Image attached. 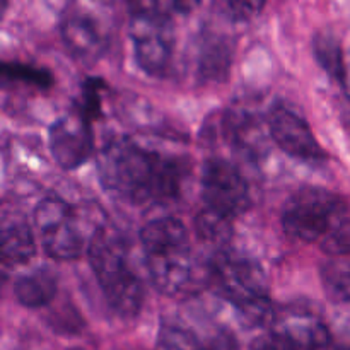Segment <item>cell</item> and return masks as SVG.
Returning a JSON list of instances; mask_svg holds the SVG:
<instances>
[{"mask_svg": "<svg viewBox=\"0 0 350 350\" xmlns=\"http://www.w3.org/2000/svg\"><path fill=\"white\" fill-rule=\"evenodd\" d=\"M187 174L180 157L147 150L129 139L111 140L99 154V178L106 190L137 205L176 200Z\"/></svg>", "mask_w": 350, "mask_h": 350, "instance_id": "1", "label": "cell"}, {"mask_svg": "<svg viewBox=\"0 0 350 350\" xmlns=\"http://www.w3.org/2000/svg\"><path fill=\"white\" fill-rule=\"evenodd\" d=\"M152 286L166 296L187 293L195 280V262L187 226L174 217L147 222L140 232Z\"/></svg>", "mask_w": 350, "mask_h": 350, "instance_id": "2", "label": "cell"}, {"mask_svg": "<svg viewBox=\"0 0 350 350\" xmlns=\"http://www.w3.org/2000/svg\"><path fill=\"white\" fill-rule=\"evenodd\" d=\"M208 282L219 297L236 308L246 325H272L275 311L265 273L255 260L231 250H222L208 263Z\"/></svg>", "mask_w": 350, "mask_h": 350, "instance_id": "3", "label": "cell"}, {"mask_svg": "<svg viewBox=\"0 0 350 350\" xmlns=\"http://www.w3.org/2000/svg\"><path fill=\"white\" fill-rule=\"evenodd\" d=\"M89 262L111 310L122 318L139 314L144 303V284L130 263L122 236L109 228H99L89 241Z\"/></svg>", "mask_w": 350, "mask_h": 350, "instance_id": "4", "label": "cell"}, {"mask_svg": "<svg viewBox=\"0 0 350 350\" xmlns=\"http://www.w3.org/2000/svg\"><path fill=\"white\" fill-rule=\"evenodd\" d=\"M116 19L113 0H68L60 19L62 40L75 60L94 64L111 46Z\"/></svg>", "mask_w": 350, "mask_h": 350, "instance_id": "5", "label": "cell"}, {"mask_svg": "<svg viewBox=\"0 0 350 350\" xmlns=\"http://www.w3.org/2000/svg\"><path fill=\"white\" fill-rule=\"evenodd\" d=\"M130 38L139 67L163 77L173 58L174 27L157 0H130Z\"/></svg>", "mask_w": 350, "mask_h": 350, "instance_id": "6", "label": "cell"}, {"mask_svg": "<svg viewBox=\"0 0 350 350\" xmlns=\"http://www.w3.org/2000/svg\"><path fill=\"white\" fill-rule=\"evenodd\" d=\"M340 202V197L321 188L299 190L284 207V231L297 241L320 243Z\"/></svg>", "mask_w": 350, "mask_h": 350, "instance_id": "7", "label": "cell"}, {"mask_svg": "<svg viewBox=\"0 0 350 350\" xmlns=\"http://www.w3.org/2000/svg\"><path fill=\"white\" fill-rule=\"evenodd\" d=\"M34 222L44 252L57 260H75L84 250V236L74 211L62 198L48 197L38 204Z\"/></svg>", "mask_w": 350, "mask_h": 350, "instance_id": "8", "label": "cell"}, {"mask_svg": "<svg viewBox=\"0 0 350 350\" xmlns=\"http://www.w3.org/2000/svg\"><path fill=\"white\" fill-rule=\"evenodd\" d=\"M202 197L205 207L234 221L252 204L245 174L226 159H208L202 173Z\"/></svg>", "mask_w": 350, "mask_h": 350, "instance_id": "9", "label": "cell"}, {"mask_svg": "<svg viewBox=\"0 0 350 350\" xmlns=\"http://www.w3.org/2000/svg\"><path fill=\"white\" fill-rule=\"evenodd\" d=\"M267 126L273 142L289 156L310 163L325 159V150L318 144L311 126L289 106H273L267 118Z\"/></svg>", "mask_w": 350, "mask_h": 350, "instance_id": "10", "label": "cell"}, {"mask_svg": "<svg viewBox=\"0 0 350 350\" xmlns=\"http://www.w3.org/2000/svg\"><path fill=\"white\" fill-rule=\"evenodd\" d=\"M272 337L286 350H327L330 345L327 325L304 308H287L275 313Z\"/></svg>", "mask_w": 350, "mask_h": 350, "instance_id": "11", "label": "cell"}, {"mask_svg": "<svg viewBox=\"0 0 350 350\" xmlns=\"http://www.w3.org/2000/svg\"><path fill=\"white\" fill-rule=\"evenodd\" d=\"M50 149L55 161L65 170L82 166L94 150L91 120L81 109L62 116L50 130Z\"/></svg>", "mask_w": 350, "mask_h": 350, "instance_id": "12", "label": "cell"}, {"mask_svg": "<svg viewBox=\"0 0 350 350\" xmlns=\"http://www.w3.org/2000/svg\"><path fill=\"white\" fill-rule=\"evenodd\" d=\"M159 350H239L234 335L226 330L202 334L181 320L164 321L159 332Z\"/></svg>", "mask_w": 350, "mask_h": 350, "instance_id": "13", "label": "cell"}, {"mask_svg": "<svg viewBox=\"0 0 350 350\" xmlns=\"http://www.w3.org/2000/svg\"><path fill=\"white\" fill-rule=\"evenodd\" d=\"M265 130L250 113H231L226 118V137L238 152L250 159H260L265 154Z\"/></svg>", "mask_w": 350, "mask_h": 350, "instance_id": "14", "label": "cell"}, {"mask_svg": "<svg viewBox=\"0 0 350 350\" xmlns=\"http://www.w3.org/2000/svg\"><path fill=\"white\" fill-rule=\"evenodd\" d=\"M17 301L26 308L46 306L57 294V277L51 270L41 269L21 277L14 286Z\"/></svg>", "mask_w": 350, "mask_h": 350, "instance_id": "15", "label": "cell"}, {"mask_svg": "<svg viewBox=\"0 0 350 350\" xmlns=\"http://www.w3.org/2000/svg\"><path fill=\"white\" fill-rule=\"evenodd\" d=\"M36 253V243L29 226L24 222H10L2 231V258L3 263L23 265Z\"/></svg>", "mask_w": 350, "mask_h": 350, "instance_id": "16", "label": "cell"}, {"mask_svg": "<svg viewBox=\"0 0 350 350\" xmlns=\"http://www.w3.org/2000/svg\"><path fill=\"white\" fill-rule=\"evenodd\" d=\"M320 246L330 256H337V258L350 256V205L345 200H342L338 205L327 234L320 241Z\"/></svg>", "mask_w": 350, "mask_h": 350, "instance_id": "17", "label": "cell"}, {"mask_svg": "<svg viewBox=\"0 0 350 350\" xmlns=\"http://www.w3.org/2000/svg\"><path fill=\"white\" fill-rule=\"evenodd\" d=\"M195 231H197L198 238L204 241L221 245L231 238L232 219L226 217L212 208L204 207L195 219Z\"/></svg>", "mask_w": 350, "mask_h": 350, "instance_id": "18", "label": "cell"}, {"mask_svg": "<svg viewBox=\"0 0 350 350\" xmlns=\"http://www.w3.org/2000/svg\"><path fill=\"white\" fill-rule=\"evenodd\" d=\"M231 62V50L224 41H214V43L204 46L200 53V72L214 77H221V74H226Z\"/></svg>", "mask_w": 350, "mask_h": 350, "instance_id": "19", "label": "cell"}, {"mask_svg": "<svg viewBox=\"0 0 350 350\" xmlns=\"http://www.w3.org/2000/svg\"><path fill=\"white\" fill-rule=\"evenodd\" d=\"M314 51H317L318 62L327 68L328 74L340 79L342 72H344L345 58L342 57L337 41H335L332 36H328V34H323V36L318 34L317 40H314Z\"/></svg>", "mask_w": 350, "mask_h": 350, "instance_id": "20", "label": "cell"}, {"mask_svg": "<svg viewBox=\"0 0 350 350\" xmlns=\"http://www.w3.org/2000/svg\"><path fill=\"white\" fill-rule=\"evenodd\" d=\"M325 282L338 299L350 303V260H335L325 267Z\"/></svg>", "mask_w": 350, "mask_h": 350, "instance_id": "21", "label": "cell"}, {"mask_svg": "<svg viewBox=\"0 0 350 350\" xmlns=\"http://www.w3.org/2000/svg\"><path fill=\"white\" fill-rule=\"evenodd\" d=\"M2 75L5 81L24 82V84L36 85V88H48L51 84V75L46 70L31 67V65L5 64L2 67Z\"/></svg>", "mask_w": 350, "mask_h": 350, "instance_id": "22", "label": "cell"}, {"mask_svg": "<svg viewBox=\"0 0 350 350\" xmlns=\"http://www.w3.org/2000/svg\"><path fill=\"white\" fill-rule=\"evenodd\" d=\"M267 0H219L226 14L236 21H250L262 12Z\"/></svg>", "mask_w": 350, "mask_h": 350, "instance_id": "23", "label": "cell"}, {"mask_svg": "<svg viewBox=\"0 0 350 350\" xmlns=\"http://www.w3.org/2000/svg\"><path fill=\"white\" fill-rule=\"evenodd\" d=\"M101 88L103 82L99 79H91L84 88V101H82L81 109L89 120L96 118L101 113Z\"/></svg>", "mask_w": 350, "mask_h": 350, "instance_id": "24", "label": "cell"}, {"mask_svg": "<svg viewBox=\"0 0 350 350\" xmlns=\"http://www.w3.org/2000/svg\"><path fill=\"white\" fill-rule=\"evenodd\" d=\"M202 3V0H173V7L176 12L188 16V14L193 12L198 5Z\"/></svg>", "mask_w": 350, "mask_h": 350, "instance_id": "25", "label": "cell"}, {"mask_svg": "<svg viewBox=\"0 0 350 350\" xmlns=\"http://www.w3.org/2000/svg\"><path fill=\"white\" fill-rule=\"evenodd\" d=\"M252 350H286V349H284L282 345H280L279 342H277L275 338L270 335V337L260 338V340H256Z\"/></svg>", "mask_w": 350, "mask_h": 350, "instance_id": "26", "label": "cell"}, {"mask_svg": "<svg viewBox=\"0 0 350 350\" xmlns=\"http://www.w3.org/2000/svg\"><path fill=\"white\" fill-rule=\"evenodd\" d=\"M340 82L342 85H344L345 94H347V98L350 99V55L344 60V72H342Z\"/></svg>", "mask_w": 350, "mask_h": 350, "instance_id": "27", "label": "cell"}, {"mask_svg": "<svg viewBox=\"0 0 350 350\" xmlns=\"http://www.w3.org/2000/svg\"><path fill=\"white\" fill-rule=\"evenodd\" d=\"M340 350H350V345H349V347H344V349H340Z\"/></svg>", "mask_w": 350, "mask_h": 350, "instance_id": "28", "label": "cell"}]
</instances>
